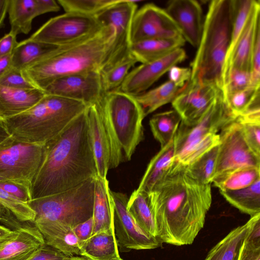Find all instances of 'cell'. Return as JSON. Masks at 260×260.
<instances>
[{"mask_svg": "<svg viewBox=\"0 0 260 260\" xmlns=\"http://www.w3.org/2000/svg\"><path fill=\"white\" fill-rule=\"evenodd\" d=\"M148 194L157 238L175 246L191 244L212 203L211 184L200 183L176 160Z\"/></svg>", "mask_w": 260, "mask_h": 260, "instance_id": "1", "label": "cell"}, {"mask_svg": "<svg viewBox=\"0 0 260 260\" xmlns=\"http://www.w3.org/2000/svg\"><path fill=\"white\" fill-rule=\"evenodd\" d=\"M86 110L44 144L43 161L31 182L32 199L64 191L98 176Z\"/></svg>", "mask_w": 260, "mask_h": 260, "instance_id": "2", "label": "cell"}, {"mask_svg": "<svg viewBox=\"0 0 260 260\" xmlns=\"http://www.w3.org/2000/svg\"><path fill=\"white\" fill-rule=\"evenodd\" d=\"M114 39L112 25L83 41L61 46L47 57L21 71L36 88L44 91L55 80L66 76L98 72L101 74Z\"/></svg>", "mask_w": 260, "mask_h": 260, "instance_id": "3", "label": "cell"}, {"mask_svg": "<svg viewBox=\"0 0 260 260\" xmlns=\"http://www.w3.org/2000/svg\"><path fill=\"white\" fill-rule=\"evenodd\" d=\"M233 10V0L210 2L191 63V81L213 84L221 90L222 70L231 41Z\"/></svg>", "mask_w": 260, "mask_h": 260, "instance_id": "4", "label": "cell"}, {"mask_svg": "<svg viewBox=\"0 0 260 260\" xmlns=\"http://www.w3.org/2000/svg\"><path fill=\"white\" fill-rule=\"evenodd\" d=\"M88 106L81 102L45 94L28 110L3 120L9 134L16 140L44 145L60 134Z\"/></svg>", "mask_w": 260, "mask_h": 260, "instance_id": "5", "label": "cell"}, {"mask_svg": "<svg viewBox=\"0 0 260 260\" xmlns=\"http://www.w3.org/2000/svg\"><path fill=\"white\" fill-rule=\"evenodd\" d=\"M110 146V169L131 159L143 139V110L135 96L119 89L105 93L96 102Z\"/></svg>", "mask_w": 260, "mask_h": 260, "instance_id": "6", "label": "cell"}, {"mask_svg": "<svg viewBox=\"0 0 260 260\" xmlns=\"http://www.w3.org/2000/svg\"><path fill=\"white\" fill-rule=\"evenodd\" d=\"M219 93L205 114L197 121L180 122L174 138L175 159L188 165L219 143L217 134L236 120Z\"/></svg>", "mask_w": 260, "mask_h": 260, "instance_id": "7", "label": "cell"}, {"mask_svg": "<svg viewBox=\"0 0 260 260\" xmlns=\"http://www.w3.org/2000/svg\"><path fill=\"white\" fill-rule=\"evenodd\" d=\"M95 178L58 193L32 199L35 221L56 222L72 228L92 216Z\"/></svg>", "mask_w": 260, "mask_h": 260, "instance_id": "8", "label": "cell"}, {"mask_svg": "<svg viewBox=\"0 0 260 260\" xmlns=\"http://www.w3.org/2000/svg\"><path fill=\"white\" fill-rule=\"evenodd\" d=\"M104 26L95 16L66 12L50 19L29 38L63 46L86 39Z\"/></svg>", "mask_w": 260, "mask_h": 260, "instance_id": "9", "label": "cell"}, {"mask_svg": "<svg viewBox=\"0 0 260 260\" xmlns=\"http://www.w3.org/2000/svg\"><path fill=\"white\" fill-rule=\"evenodd\" d=\"M44 154V145L22 143L10 136L0 143V177L31 186Z\"/></svg>", "mask_w": 260, "mask_h": 260, "instance_id": "10", "label": "cell"}, {"mask_svg": "<svg viewBox=\"0 0 260 260\" xmlns=\"http://www.w3.org/2000/svg\"><path fill=\"white\" fill-rule=\"evenodd\" d=\"M218 134L219 143L212 181L240 168H260V156L248 145L242 126L237 119L224 127Z\"/></svg>", "mask_w": 260, "mask_h": 260, "instance_id": "11", "label": "cell"}, {"mask_svg": "<svg viewBox=\"0 0 260 260\" xmlns=\"http://www.w3.org/2000/svg\"><path fill=\"white\" fill-rule=\"evenodd\" d=\"M138 2L140 1L120 0L95 16L103 25H112L114 30L112 47L101 74L130 54L131 24Z\"/></svg>", "mask_w": 260, "mask_h": 260, "instance_id": "12", "label": "cell"}, {"mask_svg": "<svg viewBox=\"0 0 260 260\" xmlns=\"http://www.w3.org/2000/svg\"><path fill=\"white\" fill-rule=\"evenodd\" d=\"M113 203V224L118 245L127 249L146 250L158 248L162 243L152 236L134 220L127 209L128 198L123 193L110 190Z\"/></svg>", "mask_w": 260, "mask_h": 260, "instance_id": "13", "label": "cell"}, {"mask_svg": "<svg viewBox=\"0 0 260 260\" xmlns=\"http://www.w3.org/2000/svg\"><path fill=\"white\" fill-rule=\"evenodd\" d=\"M182 37L175 22L166 12L153 4L142 6L135 13L131 24V44L145 40Z\"/></svg>", "mask_w": 260, "mask_h": 260, "instance_id": "14", "label": "cell"}, {"mask_svg": "<svg viewBox=\"0 0 260 260\" xmlns=\"http://www.w3.org/2000/svg\"><path fill=\"white\" fill-rule=\"evenodd\" d=\"M44 91L47 94L81 102L87 105L96 103L105 94L101 75L98 72L59 78L46 87Z\"/></svg>", "mask_w": 260, "mask_h": 260, "instance_id": "15", "label": "cell"}, {"mask_svg": "<svg viewBox=\"0 0 260 260\" xmlns=\"http://www.w3.org/2000/svg\"><path fill=\"white\" fill-rule=\"evenodd\" d=\"M182 48L176 49L157 60L142 63L129 72L119 90L136 96L144 93L173 66L185 59Z\"/></svg>", "mask_w": 260, "mask_h": 260, "instance_id": "16", "label": "cell"}, {"mask_svg": "<svg viewBox=\"0 0 260 260\" xmlns=\"http://www.w3.org/2000/svg\"><path fill=\"white\" fill-rule=\"evenodd\" d=\"M220 91L214 85L190 80L172 105L180 115L181 122L191 124L205 114Z\"/></svg>", "mask_w": 260, "mask_h": 260, "instance_id": "17", "label": "cell"}, {"mask_svg": "<svg viewBox=\"0 0 260 260\" xmlns=\"http://www.w3.org/2000/svg\"><path fill=\"white\" fill-rule=\"evenodd\" d=\"M165 10L176 24L185 41L197 48L204 21L199 3L195 0H171L167 2Z\"/></svg>", "mask_w": 260, "mask_h": 260, "instance_id": "18", "label": "cell"}, {"mask_svg": "<svg viewBox=\"0 0 260 260\" xmlns=\"http://www.w3.org/2000/svg\"><path fill=\"white\" fill-rule=\"evenodd\" d=\"M259 14L260 3L259 1H256L243 30L225 57L222 72L229 69L250 72L255 41L257 34L260 30Z\"/></svg>", "mask_w": 260, "mask_h": 260, "instance_id": "19", "label": "cell"}, {"mask_svg": "<svg viewBox=\"0 0 260 260\" xmlns=\"http://www.w3.org/2000/svg\"><path fill=\"white\" fill-rule=\"evenodd\" d=\"M15 232V236L0 248V260H29L45 244L33 223H24Z\"/></svg>", "mask_w": 260, "mask_h": 260, "instance_id": "20", "label": "cell"}, {"mask_svg": "<svg viewBox=\"0 0 260 260\" xmlns=\"http://www.w3.org/2000/svg\"><path fill=\"white\" fill-rule=\"evenodd\" d=\"M89 133L95 161L98 176L107 178L111 160L108 135L96 103L86 110Z\"/></svg>", "mask_w": 260, "mask_h": 260, "instance_id": "21", "label": "cell"}, {"mask_svg": "<svg viewBox=\"0 0 260 260\" xmlns=\"http://www.w3.org/2000/svg\"><path fill=\"white\" fill-rule=\"evenodd\" d=\"M42 234L45 243L70 257L80 255L84 244L73 228L56 222L41 220L33 223Z\"/></svg>", "mask_w": 260, "mask_h": 260, "instance_id": "22", "label": "cell"}, {"mask_svg": "<svg viewBox=\"0 0 260 260\" xmlns=\"http://www.w3.org/2000/svg\"><path fill=\"white\" fill-rule=\"evenodd\" d=\"M45 95L38 88L22 89L0 85V118H10L28 110Z\"/></svg>", "mask_w": 260, "mask_h": 260, "instance_id": "23", "label": "cell"}, {"mask_svg": "<svg viewBox=\"0 0 260 260\" xmlns=\"http://www.w3.org/2000/svg\"><path fill=\"white\" fill-rule=\"evenodd\" d=\"M109 182L96 176L94 180L92 217L93 229L92 235L102 231L114 229L113 203Z\"/></svg>", "mask_w": 260, "mask_h": 260, "instance_id": "24", "label": "cell"}, {"mask_svg": "<svg viewBox=\"0 0 260 260\" xmlns=\"http://www.w3.org/2000/svg\"><path fill=\"white\" fill-rule=\"evenodd\" d=\"M174 153L173 139L150 160L136 189L146 193L151 192L174 163Z\"/></svg>", "mask_w": 260, "mask_h": 260, "instance_id": "25", "label": "cell"}, {"mask_svg": "<svg viewBox=\"0 0 260 260\" xmlns=\"http://www.w3.org/2000/svg\"><path fill=\"white\" fill-rule=\"evenodd\" d=\"M61 46L28 38L18 42L11 54L12 68L22 71L52 54Z\"/></svg>", "mask_w": 260, "mask_h": 260, "instance_id": "26", "label": "cell"}, {"mask_svg": "<svg viewBox=\"0 0 260 260\" xmlns=\"http://www.w3.org/2000/svg\"><path fill=\"white\" fill-rule=\"evenodd\" d=\"M256 215L251 217L244 224L231 231L211 249L205 260H238Z\"/></svg>", "mask_w": 260, "mask_h": 260, "instance_id": "27", "label": "cell"}, {"mask_svg": "<svg viewBox=\"0 0 260 260\" xmlns=\"http://www.w3.org/2000/svg\"><path fill=\"white\" fill-rule=\"evenodd\" d=\"M184 43L185 40L182 37L145 40L132 44L130 52L138 62L145 63L166 56L182 48Z\"/></svg>", "mask_w": 260, "mask_h": 260, "instance_id": "28", "label": "cell"}, {"mask_svg": "<svg viewBox=\"0 0 260 260\" xmlns=\"http://www.w3.org/2000/svg\"><path fill=\"white\" fill-rule=\"evenodd\" d=\"M114 229L92 235L83 244L80 255L89 260H111L120 256Z\"/></svg>", "mask_w": 260, "mask_h": 260, "instance_id": "29", "label": "cell"}, {"mask_svg": "<svg viewBox=\"0 0 260 260\" xmlns=\"http://www.w3.org/2000/svg\"><path fill=\"white\" fill-rule=\"evenodd\" d=\"M8 12L11 31L28 34L33 19L40 15L37 0H9Z\"/></svg>", "mask_w": 260, "mask_h": 260, "instance_id": "30", "label": "cell"}, {"mask_svg": "<svg viewBox=\"0 0 260 260\" xmlns=\"http://www.w3.org/2000/svg\"><path fill=\"white\" fill-rule=\"evenodd\" d=\"M185 87H180L168 80L152 89L135 96L146 116L161 106L172 103Z\"/></svg>", "mask_w": 260, "mask_h": 260, "instance_id": "31", "label": "cell"}, {"mask_svg": "<svg viewBox=\"0 0 260 260\" xmlns=\"http://www.w3.org/2000/svg\"><path fill=\"white\" fill-rule=\"evenodd\" d=\"M127 209L141 228L157 238L154 218L146 193L135 190L128 199Z\"/></svg>", "mask_w": 260, "mask_h": 260, "instance_id": "32", "label": "cell"}, {"mask_svg": "<svg viewBox=\"0 0 260 260\" xmlns=\"http://www.w3.org/2000/svg\"><path fill=\"white\" fill-rule=\"evenodd\" d=\"M220 192L230 204L241 212L251 217L260 213V179L246 188Z\"/></svg>", "mask_w": 260, "mask_h": 260, "instance_id": "33", "label": "cell"}, {"mask_svg": "<svg viewBox=\"0 0 260 260\" xmlns=\"http://www.w3.org/2000/svg\"><path fill=\"white\" fill-rule=\"evenodd\" d=\"M181 121L179 114L171 110L153 115L149 120V125L154 138L162 148L173 140Z\"/></svg>", "mask_w": 260, "mask_h": 260, "instance_id": "34", "label": "cell"}, {"mask_svg": "<svg viewBox=\"0 0 260 260\" xmlns=\"http://www.w3.org/2000/svg\"><path fill=\"white\" fill-rule=\"evenodd\" d=\"M260 179V168L247 167L235 170L213 180L219 191L236 190L246 188Z\"/></svg>", "mask_w": 260, "mask_h": 260, "instance_id": "35", "label": "cell"}, {"mask_svg": "<svg viewBox=\"0 0 260 260\" xmlns=\"http://www.w3.org/2000/svg\"><path fill=\"white\" fill-rule=\"evenodd\" d=\"M218 145L214 146L188 165H184L186 173L197 182L211 184L216 167Z\"/></svg>", "mask_w": 260, "mask_h": 260, "instance_id": "36", "label": "cell"}, {"mask_svg": "<svg viewBox=\"0 0 260 260\" xmlns=\"http://www.w3.org/2000/svg\"><path fill=\"white\" fill-rule=\"evenodd\" d=\"M137 62V60L130 53L119 62L101 73L105 93L119 89L129 70Z\"/></svg>", "mask_w": 260, "mask_h": 260, "instance_id": "37", "label": "cell"}, {"mask_svg": "<svg viewBox=\"0 0 260 260\" xmlns=\"http://www.w3.org/2000/svg\"><path fill=\"white\" fill-rule=\"evenodd\" d=\"M120 0H58L66 12H75L96 16Z\"/></svg>", "mask_w": 260, "mask_h": 260, "instance_id": "38", "label": "cell"}, {"mask_svg": "<svg viewBox=\"0 0 260 260\" xmlns=\"http://www.w3.org/2000/svg\"><path fill=\"white\" fill-rule=\"evenodd\" d=\"M259 87L250 86L244 90L223 96L231 112L237 118L255 101L259 99Z\"/></svg>", "mask_w": 260, "mask_h": 260, "instance_id": "39", "label": "cell"}, {"mask_svg": "<svg viewBox=\"0 0 260 260\" xmlns=\"http://www.w3.org/2000/svg\"><path fill=\"white\" fill-rule=\"evenodd\" d=\"M250 86H252L250 71L229 69L222 72L221 91L223 96L244 90Z\"/></svg>", "mask_w": 260, "mask_h": 260, "instance_id": "40", "label": "cell"}, {"mask_svg": "<svg viewBox=\"0 0 260 260\" xmlns=\"http://www.w3.org/2000/svg\"><path fill=\"white\" fill-rule=\"evenodd\" d=\"M256 2L255 0H233L232 36L227 54L232 49L243 30Z\"/></svg>", "mask_w": 260, "mask_h": 260, "instance_id": "41", "label": "cell"}, {"mask_svg": "<svg viewBox=\"0 0 260 260\" xmlns=\"http://www.w3.org/2000/svg\"><path fill=\"white\" fill-rule=\"evenodd\" d=\"M0 204L8 209L19 221L24 223H34L36 214L28 205L1 188Z\"/></svg>", "mask_w": 260, "mask_h": 260, "instance_id": "42", "label": "cell"}, {"mask_svg": "<svg viewBox=\"0 0 260 260\" xmlns=\"http://www.w3.org/2000/svg\"><path fill=\"white\" fill-rule=\"evenodd\" d=\"M0 188L27 204L32 200L31 186L23 182L5 180L0 181Z\"/></svg>", "mask_w": 260, "mask_h": 260, "instance_id": "43", "label": "cell"}, {"mask_svg": "<svg viewBox=\"0 0 260 260\" xmlns=\"http://www.w3.org/2000/svg\"><path fill=\"white\" fill-rule=\"evenodd\" d=\"M237 120L242 126L248 145L254 152L260 156V122Z\"/></svg>", "mask_w": 260, "mask_h": 260, "instance_id": "44", "label": "cell"}, {"mask_svg": "<svg viewBox=\"0 0 260 260\" xmlns=\"http://www.w3.org/2000/svg\"><path fill=\"white\" fill-rule=\"evenodd\" d=\"M0 85L22 89L37 88L23 77L21 71L13 68L0 79Z\"/></svg>", "mask_w": 260, "mask_h": 260, "instance_id": "45", "label": "cell"}, {"mask_svg": "<svg viewBox=\"0 0 260 260\" xmlns=\"http://www.w3.org/2000/svg\"><path fill=\"white\" fill-rule=\"evenodd\" d=\"M168 73L169 80L182 87H185L191 79V70L189 68L174 66Z\"/></svg>", "mask_w": 260, "mask_h": 260, "instance_id": "46", "label": "cell"}, {"mask_svg": "<svg viewBox=\"0 0 260 260\" xmlns=\"http://www.w3.org/2000/svg\"><path fill=\"white\" fill-rule=\"evenodd\" d=\"M69 256L45 244L29 260H67Z\"/></svg>", "mask_w": 260, "mask_h": 260, "instance_id": "47", "label": "cell"}, {"mask_svg": "<svg viewBox=\"0 0 260 260\" xmlns=\"http://www.w3.org/2000/svg\"><path fill=\"white\" fill-rule=\"evenodd\" d=\"M17 35L10 31L0 38V58L11 55L18 42Z\"/></svg>", "mask_w": 260, "mask_h": 260, "instance_id": "48", "label": "cell"}, {"mask_svg": "<svg viewBox=\"0 0 260 260\" xmlns=\"http://www.w3.org/2000/svg\"><path fill=\"white\" fill-rule=\"evenodd\" d=\"M93 224V219L92 216L73 228L77 237L84 244L92 236Z\"/></svg>", "mask_w": 260, "mask_h": 260, "instance_id": "49", "label": "cell"}, {"mask_svg": "<svg viewBox=\"0 0 260 260\" xmlns=\"http://www.w3.org/2000/svg\"><path fill=\"white\" fill-rule=\"evenodd\" d=\"M0 222L13 229V230L18 229L24 223L19 221L8 209L1 204H0Z\"/></svg>", "mask_w": 260, "mask_h": 260, "instance_id": "50", "label": "cell"}, {"mask_svg": "<svg viewBox=\"0 0 260 260\" xmlns=\"http://www.w3.org/2000/svg\"><path fill=\"white\" fill-rule=\"evenodd\" d=\"M238 260H260V247L243 243Z\"/></svg>", "mask_w": 260, "mask_h": 260, "instance_id": "51", "label": "cell"}, {"mask_svg": "<svg viewBox=\"0 0 260 260\" xmlns=\"http://www.w3.org/2000/svg\"><path fill=\"white\" fill-rule=\"evenodd\" d=\"M37 2L40 15L60 10L59 5L54 0H37Z\"/></svg>", "mask_w": 260, "mask_h": 260, "instance_id": "52", "label": "cell"}, {"mask_svg": "<svg viewBox=\"0 0 260 260\" xmlns=\"http://www.w3.org/2000/svg\"><path fill=\"white\" fill-rule=\"evenodd\" d=\"M12 68L11 55L0 58V79Z\"/></svg>", "mask_w": 260, "mask_h": 260, "instance_id": "53", "label": "cell"}, {"mask_svg": "<svg viewBox=\"0 0 260 260\" xmlns=\"http://www.w3.org/2000/svg\"><path fill=\"white\" fill-rule=\"evenodd\" d=\"M15 230L0 225V242L11 239L15 236Z\"/></svg>", "mask_w": 260, "mask_h": 260, "instance_id": "54", "label": "cell"}, {"mask_svg": "<svg viewBox=\"0 0 260 260\" xmlns=\"http://www.w3.org/2000/svg\"><path fill=\"white\" fill-rule=\"evenodd\" d=\"M9 3V0H0V28L3 25L8 12Z\"/></svg>", "mask_w": 260, "mask_h": 260, "instance_id": "55", "label": "cell"}, {"mask_svg": "<svg viewBox=\"0 0 260 260\" xmlns=\"http://www.w3.org/2000/svg\"><path fill=\"white\" fill-rule=\"evenodd\" d=\"M3 122L0 118V143L10 137Z\"/></svg>", "mask_w": 260, "mask_h": 260, "instance_id": "56", "label": "cell"}, {"mask_svg": "<svg viewBox=\"0 0 260 260\" xmlns=\"http://www.w3.org/2000/svg\"><path fill=\"white\" fill-rule=\"evenodd\" d=\"M67 260H89L83 256H70Z\"/></svg>", "mask_w": 260, "mask_h": 260, "instance_id": "57", "label": "cell"}, {"mask_svg": "<svg viewBox=\"0 0 260 260\" xmlns=\"http://www.w3.org/2000/svg\"><path fill=\"white\" fill-rule=\"evenodd\" d=\"M7 240V241H8ZM7 241H3V242H0V248L5 244V243Z\"/></svg>", "mask_w": 260, "mask_h": 260, "instance_id": "58", "label": "cell"}, {"mask_svg": "<svg viewBox=\"0 0 260 260\" xmlns=\"http://www.w3.org/2000/svg\"><path fill=\"white\" fill-rule=\"evenodd\" d=\"M111 260H123L122 258H121L120 256L118 257H117L116 258L111 259Z\"/></svg>", "mask_w": 260, "mask_h": 260, "instance_id": "59", "label": "cell"}, {"mask_svg": "<svg viewBox=\"0 0 260 260\" xmlns=\"http://www.w3.org/2000/svg\"><path fill=\"white\" fill-rule=\"evenodd\" d=\"M5 180H6V179L2 177H0V181H5Z\"/></svg>", "mask_w": 260, "mask_h": 260, "instance_id": "60", "label": "cell"}]
</instances>
